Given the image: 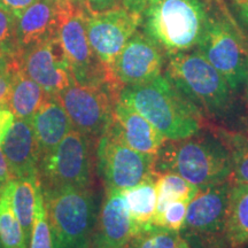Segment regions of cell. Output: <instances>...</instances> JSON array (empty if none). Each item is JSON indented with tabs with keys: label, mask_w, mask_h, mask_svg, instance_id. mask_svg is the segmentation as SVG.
<instances>
[{
	"label": "cell",
	"mask_w": 248,
	"mask_h": 248,
	"mask_svg": "<svg viewBox=\"0 0 248 248\" xmlns=\"http://www.w3.org/2000/svg\"><path fill=\"white\" fill-rule=\"evenodd\" d=\"M157 172H175L202 190L232 178L230 151L216 131L201 129L187 138L166 140L155 159Z\"/></svg>",
	"instance_id": "cell-1"
},
{
	"label": "cell",
	"mask_w": 248,
	"mask_h": 248,
	"mask_svg": "<svg viewBox=\"0 0 248 248\" xmlns=\"http://www.w3.org/2000/svg\"><path fill=\"white\" fill-rule=\"evenodd\" d=\"M120 101L153 124L167 140H178L203 128V115L179 90L161 75L151 82L124 86Z\"/></svg>",
	"instance_id": "cell-2"
},
{
	"label": "cell",
	"mask_w": 248,
	"mask_h": 248,
	"mask_svg": "<svg viewBox=\"0 0 248 248\" xmlns=\"http://www.w3.org/2000/svg\"><path fill=\"white\" fill-rule=\"evenodd\" d=\"M216 0H157L142 15V31L167 57L197 48Z\"/></svg>",
	"instance_id": "cell-3"
},
{
	"label": "cell",
	"mask_w": 248,
	"mask_h": 248,
	"mask_svg": "<svg viewBox=\"0 0 248 248\" xmlns=\"http://www.w3.org/2000/svg\"><path fill=\"white\" fill-rule=\"evenodd\" d=\"M164 71L203 117L221 120L229 115L234 91L199 49L170 55Z\"/></svg>",
	"instance_id": "cell-4"
},
{
	"label": "cell",
	"mask_w": 248,
	"mask_h": 248,
	"mask_svg": "<svg viewBox=\"0 0 248 248\" xmlns=\"http://www.w3.org/2000/svg\"><path fill=\"white\" fill-rule=\"evenodd\" d=\"M233 91L244 84L248 66V36L224 0H216L202 38L197 46Z\"/></svg>",
	"instance_id": "cell-5"
},
{
	"label": "cell",
	"mask_w": 248,
	"mask_h": 248,
	"mask_svg": "<svg viewBox=\"0 0 248 248\" xmlns=\"http://www.w3.org/2000/svg\"><path fill=\"white\" fill-rule=\"evenodd\" d=\"M55 248H90L97 223V203L90 187L43 191Z\"/></svg>",
	"instance_id": "cell-6"
},
{
	"label": "cell",
	"mask_w": 248,
	"mask_h": 248,
	"mask_svg": "<svg viewBox=\"0 0 248 248\" xmlns=\"http://www.w3.org/2000/svg\"><path fill=\"white\" fill-rule=\"evenodd\" d=\"M59 39L66 53L74 82L82 85H109L116 91L109 70L99 60L86 33V9L83 0H59Z\"/></svg>",
	"instance_id": "cell-7"
},
{
	"label": "cell",
	"mask_w": 248,
	"mask_h": 248,
	"mask_svg": "<svg viewBox=\"0 0 248 248\" xmlns=\"http://www.w3.org/2000/svg\"><path fill=\"white\" fill-rule=\"evenodd\" d=\"M230 188L231 179L199 190L188 202L179 234L192 248H226L225 225Z\"/></svg>",
	"instance_id": "cell-8"
},
{
	"label": "cell",
	"mask_w": 248,
	"mask_h": 248,
	"mask_svg": "<svg viewBox=\"0 0 248 248\" xmlns=\"http://www.w3.org/2000/svg\"><path fill=\"white\" fill-rule=\"evenodd\" d=\"M38 179L43 191L57 188L90 187L91 147L90 138L73 129L38 164Z\"/></svg>",
	"instance_id": "cell-9"
},
{
	"label": "cell",
	"mask_w": 248,
	"mask_h": 248,
	"mask_svg": "<svg viewBox=\"0 0 248 248\" xmlns=\"http://www.w3.org/2000/svg\"><path fill=\"white\" fill-rule=\"evenodd\" d=\"M74 129L91 138H100L110 128L119 92L109 85L73 83L57 94Z\"/></svg>",
	"instance_id": "cell-10"
},
{
	"label": "cell",
	"mask_w": 248,
	"mask_h": 248,
	"mask_svg": "<svg viewBox=\"0 0 248 248\" xmlns=\"http://www.w3.org/2000/svg\"><path fill=\"white\" fill-rule=\"evenodd\" d=\"M156 155L135 151L109 130L99 138L98 169L106 190H126L155 176Z\"/></svg>",
	"instance_id": "cell-11"
},
{
	"label": "cell",
	"mask_w": 248,
	"mask_h": 248,
	"mask_svg": "<svg viewBox=\"0 0 248 248\" xmlns=\"http://www.w3.org/2000/svg\"><path fill=\"white\" fill-rule=\"evenodd\" d=\"M142 23V15L120 7L86 14V33L90 45L108 70L124 46Z\"/></svg>",
	"instance_id": "cell-12"
},
{
	"label": "cell",
	"mask_w": 248,
	"mask_h": 248,
	"mask_svg": "<svg viewBox=\"0 0 248 248\" xmlns=\"http://www.w3.org/2000/svg\"><path fill=\"white\" fill-rule=\"evenodd\" d=\"M167 55L144 31H136L116 58L110 69L119 90L151 82L162 75Z\"/></svg>",
	"instance_id": "cell-13"
},
{
	"label": "cell",
	"mask_w": 248,
	"mask_h": 248,
	"mask_svg": "<svg viewBox=\"0 0 248 248\" xmlns=\"http://www.w3.org/2000/svg\"><path fill=\"white\" fill-rule=\"evenodd\" d=\"M18 67L51 95L75 83L59 35L22 52Z\"/></svg>",
	"instance_id": "cell-14"
},
{
	"label": "cell",
	"mask_w": 248,
	"mask_h": 248,
	"mask_svg": "<svg viewBox=\"0 0 248 248\" xmlns=\"http://www.w3.org/2000/svg\"><path fill=\"white\" fill-rule=\"evenodd\" d=\"M135 235L131 215L120 190H106L97 217L92 248H126Z\"/></svg>",
	"instance_id": "cell-15"
},
{
	"label": "cell",
	"mask_w": 248,
	"mask_h": 248,
	"mask_svg": "<svg viewBox=\"0 0 248 248\" xmlns=\"http://www.w3.org/2000/svg\"><path fill=\"white\" fill-rule=\"evenodd\" d=\"M108 130L135 151L148 155H156L167 140L153 124L119 99L114 105L113 122Z\"/></svg>",
	"instance_id": "cell-16"
},
{
	"label": "cell",
	"mask_w": 248,
	"mask_h": 248,
	"mask_svg": "<svg viewBox=\"0 0 248 248\" xmlns=\"http://www.w3.org/2000/svg\"><path fill=\"white\" fill-rule=\"evenodd\" d=\"M60 21L59 0H37L16 16L18 58L26 49L58 36Z\"/></svg>",
	"instance_id": "cell-17"
},
{
	"label": "cell",
	"mask_w": 248,
	"mask_h": 248,
	"mask_svg": "<svg viewBox=\"0 0 248 248\" xmlns=\"http://www.w3.org/2000/svg\"><path fill=\"white\" fill-rule=\"evenodd\" d=\"M0 147L14 179L38 176L40 152L30 120L15 119Z\"/></svg>",
	"instance_id": "cell-18"
},
{
	"label": "cell",
	"mask_w": 248,
	"mask_h": 248,
	"mask_svg": "<svg viewBox=\"0 0 248 248\" xmlns=\"http://www.w3.org/2000/svg\"><path fill=\"white\" fill-rule=\"evenodd\" d=\"M40 152V159L51 153L74 129L57 95H51L30 119Z\"/></svg>",
	"instance_id": "cell-19"
},
{
	"label": "cell",
	"mask_w": 248,
	"mask_h": 248,
	"mask_svg": "<svg viewBox=\"0 0 248 248\" xmlns=\"http://www.w3.org/2000/svg\"><path fill=\"white\" fill-rule=\"evenodd\" d=\"M226 248L248 246V184L231 179L225 225Z\"/></svg>",
	"instance_id": "cell-20"
},
{
	"label": "cell",
	"mask_w": 248,
	"mask_h": 248,
	"mask_svg": "<svg viewBox=\"0 0 248 248\" xmlns=\"http://www.w3.org/2000/svg\"><path fill=\"white\" fill-rule=\"evenodd\" d=\"M49 97L51 94L20 68L13 70L8 109L13 113L15 119L30 120Z\"/></svg>",
	"instance_id": "cell-21"
},
{
	"label": "cell",
	"mask_w": 248,
	"mask_h": 248,
	"mask_svg": "<svg viewBox=\"0 0 248 248\" xmlns=\"http://www.w3.org/2000/svg\"><path fill=\"white\" fill-rule=\"evenodd\" d=\"M122 193L131 215L135 234H137L139 231L148 228L153 223L157 203L155 176L132 187L123 190Z\"/></svg>",
	"instance_id": "cell-22"
},
{
	"label": "cell",
	"mask_w": 248,
	"mask_h": 248,
	"mask_svg": "<svg viewBox=\"0 0 248 248\" xmlns=\"http://www.w3.org/2000/svg\"><path fill=\"white\" fill-rule=\"evenodd\" d=\"M38 176L13 179L12 181V204L15 215L22 226L29 246L33 215H35L37 191L39 186Z\"/></svg>",
	"instance_id": "cell-23"
},
{
	"label": "cell",
	"mask_w": 248,
	"mask_h": 248,
	"mask_svg": "<svg viewBox=\"0 0 248 248\" xmlns=\"http://www.w3.org/2000/svg\"><path fill=\"white\" fill-rule=\"evenodd\" d=\"M0 241L2 248H28L26 234L12 204V181L0 195Z\"/></svg>",
	"instance_id": "cell-24"
},
{
	"label": "cell",
	"mask_w": 248,
	"mask_h": 248,
	"mask_svg": "<svg viewBox=\"0 0 248 248\" xmlns=\"http://www.w3.org/2000/svg\"><path fill=\"white\" fill-rule=\"evenodd\" d=\"M155 187H156L157 203L156 210L163 208L171 201H186L190 202L197 195L200 188L191 184L175 172L155 173Z\"/></svg>",
	"instance_id": "cell-25"
},
{
	"label": "cell",
	"mask_w": 248,
	"mask_h": 248,
	"mask_svg": "<svg viewBox=\"0 0 248 248\" xmlns=\"http://www.w3.org/2000/svg\"><path fill=\"white\" fill-rule=\"evenodd\" d=\"M228 146L232 162V181L248 184V136L240 132L216 131Z\"/></svg>",
	"instance_id": "cell-26"
},
{
	"label": "cell",
	"mask_w": 248,
	"mask_h": 248,
	"mask_svg": "<svg viewBox=\"0 0 248 248\" xmlns=\"http://www.w3.org/2000/svg\"><path fill=\"white\" fill-rule=\"evenodd\" d=\"M28 248H55L53 233L49 225L47 209H46L44 193L42 186H38L32 230Z\"/></svg>",
	"instance_id": "cell-27"
},
{
	"label": "cell",
	"mask_w": 248,
	"mask_h": 248,
	"mask_svg": "<svg viewBox=\"0 0 248 248\" xmlns=\"http://www.w3.org/2000/svg\"><path fill=\"white\" fill-rule=\"evenodd\" d=\"M179 239L177 231L151 225L133 235L126 248H175Z\"/></svg>",
	"instance_id": "cell-28"
},
{
	"label": "cell",
	"mask_w": 248,
	"mask_h": 248,
	"mask_svg": "<svg viewBox=\"0 0 248 248\" xmlns=\"http://www.w3.org/2000/svg\"><path fill=\"white\" fill-rule=\"evenodd\" d=\"M187 204L188 202H186V201L168 202L163 208L155 212L152 225L181 232L185 223Z\"/></svg>",
	"instance_id": "cell-29"
},
{
	"label": "cell",
	"mask_w": 248,
	"mask_h": 248,
	"mask_svg": "<svg viewBox=\"0 0 248 248\" xmlns=\"http://www.w3.org/2000/svg\"><path fill=\"white\" fill-rule=\"evenodd\" d=\"M0 48L18 64L16 16L0 6Z\"/></svg>",
	"instance_id": "cell-30"
},
{
	"label": "cell",
	"mask_w": 248,
	"mask_h": 248,
	"mask_svg": "<svg viewBox=\"0 0 248 248\" xmlns=\"http://www.w3.org/2000/svg\"><path fill=\"white\" fill-rule=\"evenodd\" d=\"M83 1L90 13H101L121 6V0H83Z\"/></svg>",
	"instance_id": "cell-31"
},
{
	"label": "cell",
	"mask_w": 248,
	"mask_h": 248,
	"mask_svg": "<svg viewBox=\"0 0 248 248\" xmlns=\"http://www.w3.org/2000/svg\"><path fill=\"white\" fill-rule=\"evenodd\" d=\"M12 79H13V70L0 75V108H8Z\"/></svg>",
	"instance_id": "cell-32"
},
{
	"label": "cell",
	"mask_w": 248,
	"mask_h": 248,
	"mask_svg": "<svg viewBox=\"0 0 248 248\" xmlns=\"http://www.w3.org/2000/svg\"><path fill=\"white\" fill-rule=\"evenodd\" d=\"M36 1L37 0H0V6L17 16Z\"/></svg>",
	"instance_id": "cell-33"
},
{
	"label": "cell",
	"mask_w": 248,
	"mask_h": 248,
	"mask_svg": "<svg viewBox=\"0 0 248 248\" xmlns=\"http://www.w3.org/2000/svg\"><path fill=\"white\" fill-rule=\"evenodd\" d=\"M157 0H121V6L133 13L144 15L145 12Z\"/></svg>",
	"instance_id": "cell-34"
},
{
	"label": "cell",
	"mask_w": 248,
	"mask_h": 248,
	"mask_svg": "<svg viewBox=\"0 0 248 248\" xmlns=\"http://www.w3.org/2000/svg\"><path fill=\"white\" fill-rule=\"evenodd\" d=\"M235 17L248 30V0H229Z\"/></svg>",
	"instance_id": "cell-35"
},
{
	"label": "cell",
	"mask_w": 248,
	"mask_h": 248,
	"mask_svg": "<svg viewBox=\"0 0 248 248\" xmlns=\"http://www.w3.org/2000/svg\"><path fill=\"white\" fill-rule=\"evenodd\" d=\"M14 121L15 116L8 108H0V146L9 129L13 125Z\"/></svg>",
	"instance_id": "cell-36"
},
{
	"label": "cell",
	"mask_w": 248,
	"mask_h": 248,
	"mask_svg": "<svg viewBox=\"0 0 248 248\" xmlns=\"http://www.w3.org/2000/svg\"><path fill=\"white\" fill-rule=\"evenodd\" d=\"M13 179L14 177L12 175L11 168H9L4 152L0 147V185L5 186L7 183L13 181Z\"/></svg>",
	"instance_id": "cell-37"
},
{
	"label": "cell",
	"mask_w": 248,
	"mask_h": 248,
	"mask_svg": "<svg viewBox=\"0 0 248 248\" xmlns=\"http://www.w3.org/2000/svg\"><path fill=\"white\" fill-rule=\"evenodd\" d=\"M16 68H20L18 64L15 63V62L12 60L1 48H0V75L16 69Z\"/></svg>",
	"instance_id": "cell-38"
},
{
	"label": "cell",
	"mask_w": 248,
	"mask_h": 248,
	"mask_svg": "<svg viewBox=\"0 0 248 248\" xmlns=\"http://www.w3.org/2000/svg\"><path fill=\"white\" fill-rule=\"evenodd\" d=\"M175 248H192V247L190 246V244H188L187 241H186L185 239H183V238L181 237V239H179L177 246H176Z\"/></svg>",
	"instance_id": "cell-39"
},
{
	"label": "cell",
	"mask_w": 248,
	"mask_h": 248,
	"mask_svg": "<svg viewBox=\"0 0 248 248\" xmlns=\"http://www.w3.org/2000/svg\"><path fill=\"white\" fill-rule=\"evenodd\" d=\"M244 84H245V88H246V93H247V97H248V66H247V69H246V74H245Z\"/></svg>",
	"instance_id": "cell-40"
},
{
	"label": "cell",
	"mask_w": 248,
	"mask_h": 248,
	"mask_svg": "<svg viewBox=\"0 0 248 248\" xmlns=\"http://www.w3.org/2000/svg\"><path fill=\"white\" fill-rule=\"evenodd\" d=\"M5 186H2V185H0V195H1V192H2V188H4Z\"/></svg>",
	"instance_id": "cell-41"
},
{
	"label": "cell",
	"mask_w": 248,
	"mask_h": 248,
	"mask_svg": "<svg viewBox=\"0 0 248 248\" xmlns=\"http://www.w3.org/2000/svg\"><path fill=\"white\" fill-rule=\"evenodd\" d=\"M0 248H2V245H1V241H0Z\"/></svg>",
	"instance_id": "cell-42"
},
{
	"label": "cell",
	"mask_w": 248,
	"mask_h": 248,
	"mask_svg": "<svg viewBox=\"0 0 248 248\" xmlns=\"http://www.w3.org/2000/svg\"><path fill=\"white\" fill-rule=\"evenodd\" d=\"M244 248H248V246H246V247H244Z\"/></svg>",
	"instance_id": "cell-43"
}]
</instances>
